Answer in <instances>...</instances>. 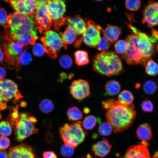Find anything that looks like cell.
I'll return each mask as SVG.
<instances>
[{
  "mask_svg": "<svg viewBox=\"0 0 158 158\" xmlns=\"http://www.w3.org/2000/svg\"><path fill=\"white\" fill-rule=\"evenodd\" d=\"M83 111L85 114H87L90 112L89 109L87 108H85L84 109Z\"/></svg>",
  "mask_w": 158,
  "mask_h": 158,
  "instance_id": "cell-53",
  "label": "cell"
},
{
  "mask_svg": "<svg viewBox=\"0 0 158 158\" xmlns=\"http://www.w3.org/2000/svg\"><path fill=\"white\" fill-rule=\"evenodd\" d=\"M142 23H146L150 28L158 25V2L149 1L143 11Z\"/></svg>",
  "mask_w": 158,
  "mask_h": 158,
  "instance_id": "cell-14",
  "label": "cell"
},
{
  "mask_svg": "<svg viewBox=\"0 0 158 158\" xmlns=\"http://www.w3.org/2000/svg\"><path fill=\"white\" fill-rule=\"evenodd\" d=\"M9 42L8 46V50L9 55L14 58L22 52L24 46L18 41L9 39Z\"/></svg>",
  "mask_w": 158,
  "mask_h": 158,
  "instance_id": "cell-22",
  "label": "cell"
},
{
  "mask_svg": "<svg viewBox=\"0 0 158 158\" xmlns=\"http://www.w3.org/2000/svg\"><path fill=\"white\" fill-rule=\"evenodd\" d=\"M18 108V106H17L15 108H13L11 111L8 118V122L14 127L19 116Z\"/></svg>",
  "mask_w": 158,
  "mask_h": 158,
  "instance_id": "cell-39",
  "label": "cell"
},
{
  "mask_svg": "<svg viewBox=\"0 0 158 158\" xmlns=\"http://www.w3.org/2000/svg\"><path fill=\"white\" fill-rule=\"evenodd\" d=\"M43 158H57L56 154L53 151H48L43 153Z\"/></svg>",
  "mask_w": 158,
  "mask_h": 158,
  "instance_id": "cell-46",
  "label": "cell"
},
{
  "mask_svg": "<svg viewBox=\"0 0 158 158\" xmlns=\"http://www.w3.org/2000/svg\"><path fill=\"white\" fill-rule=\"evenodd\" d=\"M134 98L133 95L130 91L125 90L118 95V101L123 104H132Z\"/></svg>",
  "mask_w": 158,
  "mask_h": 158,
  "instance_id": "cell-26",
  "label": "cell"
},
{
  "mask_svg": "<svg viewBox=\"0 0 158 158\" xmlns=\"http://www.w3.org/2000/svg\"><path fill=\"white\" fill-rule=\"evenodd\" d=\"M0 95L6 102L13 99L17 101L23 97L17 84L13 80L8 79L0 80Z\"/></svg>",
  "mask_w": 158,
  "mask_h": 158,
  "instance_id": "cell-10",
  "label": "cell"
},
{
  "mask_svg": "<svg viewBox=\"0 0 158 158\" xmlns=\"http://www.w3.org/2000/svg\"><path fill=\"white\" fill-rule=\"evenodd\" d=\"M8 27L23 25H35L34 16H30L16 11L9 14L7 18Z\"/></svg>",
  "mask_w": 158,
  "mask_h": 158,
  "instance_id": "cell-15",
  "label": "cell"
},
{
  "mask_svg": "<svg viewBox=\"0 0 158 158\" xmlns=\"http://www.w3.org/2000/svg\"><path fill=\"white\" fill-rule=\"evenodd\" d=\"M12 131V128L9 122L4 121L0 122V135L4 136H9Z\"/></svg>",
  "mask_w": 158,
  "mask_h": 158,
  "instance_id": "cell-35",
  "label": "cell"
},
{
  "mask_svg": "<svg viewBox=\"0 0 158 158\" xmlns=\"http://www.w3.org/2000/svg\"><path fill=\"white\" fill-rule=\"evenodd\" d=\"M75 62L79 66L86 65L89 63V60L87 52L84 50H78L74 54Z\"/></svg>",
  "mask_w": 158,
  "mask_h": 158,
  "instance_id": "cell-25",
  "label": "cell"
},
{
  "mask_svg": "<svg viewBox=\"0 0 158 158\" xmlns=\"http://www.w3.org/2000/svg\"><path fill=\"white\" fill-rule=\"evenodd\" d=\"M97 122V119L95 116L92 115L87 116L84 119L83 127L86 130L91 129L95 126Z\"/></svg>",
  "mask_w": 158,
  "mask_h": 158,
  "instance_id": "cell-33",
  "label": "cell"
},
{
  "mask_svg": "<svg viewBox=\"0 0 158 158\" xmlns=\"http://www.w3.org/2000/svg\"><path fill=\"white\" fill-rule=\"evenodd\" d=\"M17 11L26 15L34 16L38 8L37 0H14L7 1Z\"/></svg>",
  "mask_w": 158,
  "mask_h": 158,
  "instance_id": "cell-13",
  "label": "cell"
},
{
  "mask_svg": "<svg viewBox=\"0 0 158 158\" xmlns=\"http://www.w3.org/2000/svg\"><path fill=\"white\" fill-rule=\"evenodd\" d=\"M82 125V121H78L70 124H65L60 128V136L65 144L74 148L84 141L87 133Z\"/></svg>",
  "mask_w": 158,
  "mask_h": 158,
  "instance_id": "cell-3",
  "label": "cell"
},
{
  "mask_svg": "<svg viewBox=\"0 0 158 158\" xmlns=\"http://www.w3.org/2000/svg\"><path fill=\"white\" fill-rule=\"evenodd\" d=\"M128 48V44L126 40H119L114 44V48L116 52L121 55L126 53Z\"/></svg>",
  "mask_w": 158,
  "mask_h": 158,
  "instance_id": "cell-34",
  "label": "cell"
},
{
  "mask_svg": "<svg viewBox=\"0 0 158 158\" xmlns=\"http://www.w3.org/2000/svg\"><path fill=\"white\" fill-rule=\"evenodd\" d=\"M113 128L111 125L107 122H104L101 124L98 131L100 134L103 136H108L111 133Z\"/></svg>",
  "mask_w": 158,
  "mask_h": 158,
  "instance_id": "cell-36",
  "label": "cell"
},
{
  "mask_svg": "<svg viewBox=\"0 0 158 158\" xmlns=\"http://www.w3.org/2000/svg\"><path fill=\"white\" fill-rule=\"evenodd\" d=\"M111 43L104 37H101L97 48L99 51H102L107 50L110 47Z\"/></svg>",
  "mask_w": 158,
  "mask_h": 158,
  "instance_id": "cell-41",
  "label": "cell"
},
{
  "mask_svg": "<svg viewBox=\"0 0 158 158\" xmlns=\"http://www.w3.org/2000/svg\"><path fill=\"white\" fill-rule=\"evenodd\" d=\"M45 51L44 47L40 43H36L33 47L32 52L36 56H42L44 54Z\"/></svg>",
  "mask_w": 158,
  "mask_h": 158,
  "instance_id": "cell-42",
  "label": "cell"
},
{
  "mask_svg": "<svg viewBox=\"0 0 158 158\" xmlns=\"http://www.w3.org/2000/svg\"><path fill=\"white\" fill-rule=\"evenodd\" d=\"M102 32L104 37L111 43L113 44L118 40L122 32L121 28L116 26L108 24Z\"/></svg>",
  "mask_w": 158,
  "mask_h": 158,
  "instance_id": "cell-20",
  "label": "cell"
},
{
  "mask_svg": "<svg viewBox=\"0 0 158 158\" xmlns=\"http://www.w3.org/2000/svg\"><path fill=\"white\" fill-rule=\"evenodd\" d=\"M7 13L3 8H0V24L6 28H8Z\"/></svg>",
  "mask_w": 158,
  "mask_h": 158,
  "instance_id": "cell-44",
  "label": "cell"
},
{
  "mask_svg": "<svg viewBox=\"0 0 158 158\" xmlns=\"http://www.w3.org/2000/svg\"><path fill=\"white\" fill-rule=\"evenodd\" d=\"M60 152L63 156L66 157H70L74 154V148L69 145L65 144L61 146Z\"/></svg>",
  "mask_w": 158,
  "mask_h": 158,
  "instance_id": "cell-40",
  "label": "cell"
},
{
  "mask_svg": "<svg viewBox=\"0 0 158 158\" xmlns=\"http://www.w3.org/2000/svg\"><path fill=\"white\" fill-rule=\"evenodd\" d=\"M0 158H8V154L6 151L0 150Z\"/></svg>",
  "mask_w": 158,
  "mask_h": 158,
  "instance_id": "cell-49",
  "label": "cell"
},
{
  "mask_svg": "<svg viewBox=\"0 0 158 158\" xmlns=\"http://www.w3.org/2000/svg\"><path fill=\"white\" fill-rule=\"evenodd\" d=\"M39 107L41 112L48 114L53 111L54 108V105L51 100L46 99H43L40 102Z\"/></svg>",
  "mask_w": 158,
  "mask_h": 158,
  "instance_id": "cell-30",
  "label": "cell"
},
{
  "mask_svg": "<svg viewBox=\"0 0 158 158\" xmlns=\"http://www.w3.org/2000/svg\"><path fill=\"white\" fill-rule=\"evenodd\" d=\"M6 74L5 69L3 67L0 66V80L4 79Z\"/></svg>",
  "mask_w": 158,
  "mask_h": 158,
  "instance_id": "cell-48",
  "label": "cell"
},
{
  "mask_svg": "<svg viewBox=\"0 0 158 158\" xmlns=\"http://www.w3.org/2000/svg\"><path fill=\"white\" fill-rule=\"evenodd\" d=\"M80 158H93L91 155L89 154H88L85 157H83Z\"/></svg>",
  "mask_w": 158,
  "mask_h": 158,
  "instance_id": "cell-54",
  "label": "cell"
},
{
  "mask_svg": "<svg viewBox=\"0 0 158 158\" xmlns=\"http://www.w3.org/2000/svg\"><path fill=\"white\" fill-rule=\"evenodd\" d=\"M38 6L34 15L36 25L39 32L49 30L52 23L47 6L46 0H37Z\"/></svg>",
  "mask_w": 158,
  "mask_h": 158,
  "instance_id": "cell-8",
  "label": "cell"
},
{
  "mask_svg": "<svg viewBox=\"0 0 158 158\" xmlns=\"http://www.w3.org/2000/svg\"><path fill=\"white\" fill-rule=\"evenodd\" d=\"M125 40L128 48L126 53L121 55L122 58L128 65L140 64L145 67L148 61L144 57L138 45V37L133 34H130Z\"/></svg>",
  "mask_w": 158,
  "mask_h": 158,
  "instance_id": "cell-5",
  "label": "cell"
},
{
  "mask_svg": "<svg viewBox=\"0 0 158 158\" xmlns=\"http://www.w3.org/2000/svg\"><path fill=\"white\" fill-rule=\"evenodd\" d=\"M105 89L106 94L111 96L115 95L120 91L121 85L117 81L114 80H111L106 83Z\"/></svg>",
  "mask_w": 158,
  "mask_h": 158,
  "instance_id": "cell-24",
  "label": "cell"
},
{
  "mask_svg": "<svg viewBox=\"0 0 158 158\" xmlns=\"http://www.w3.org/2000/svg\"><path fill=\"white\" fill-rule=\"evenodd\" d=\"M157 50L158 51V43L157 45Z\"/></svg>",
  "mask_w": 158,
  "mask_h": 158,
  "instance_id": "cell-56",
  "label": "cell"
},
{
  "mask_svg": "<svg viewBox=\"0 0 158 158\" xmlns=\"http://www.w3.org/2000/svg\"><path fill=\"white\" fill-rule=\"evenodd\" d=\"M74 76V74L72 73H71L69 75L68 77L69 79H71Z\"/></svg>",
  "mask_w": 158,
  "mask_h": 158,
  "instance_id": "cell-55",
  "label": "cell"
},
{
  "mask_svg": "<svg viewBox=\"0 0 158 158\" xmlns=\"http://www.w3.org/2000/svg\"><path fill=\"white\" fill-rule=\"evenodd\" d=\"M129 28L138 38V45L145 58L147 61L151 59L154 53V47L150 37L145 33L141 32L130 25Z\"/></svg>",
  "mask_w": 158,
  "mask_h": 158,
  "instance_id": "cell-11",
  "label": "cell"
},
{
  "mask_svg": "<svg viewBox=\"0 0 158 158\" xmlns=\"http://www.w3.org/2000/svg\"><path fill=\"white\" fill-rule=\"evenodd\" d=\"M37 122V119L31 116L29 113H19L18 118L14 126V133L16 140L21 141L36 133L38 129L35 127V123Z\"/></svg>",
  "mask_w": 158,
  "mask_h": 158,
  "instance_id": "cell-4",
  "label": "cell"
},
{
  "mask_svg": "<svg viewBox=\"0 0 158 158\" xmlns=\"http://www.w3.org/2000/svg\"><path fill=\"white\" fill-rule=\"evenodd\" d=\"M93 68L96 73L106 77L119 75L124 71L120 57L110 50L102 51L95 56Z\"/></svg>",
  "mask_w": 158,
  "mask_h": 158,
  "instance_id": "cell-2",
  "label": "cell"
},
{
  "mask_svg": "<svg viewBox=\"0 0 158 158\" xmlns=\"http://www.w3.org/2000/svg\"><path fill=\"white\" fill-rule=\"evenodd\" d=\"M121 158H150L147 147L142 145L131 146Z\"/></svg>",
  "mask_w": 158,
  "mask_h": 158,
  "instance_id": "cell-17",
  "label": "cell"
},
{
  "mask_svg": "<svg viewBox=\"0 0 158 158\" xmlns=\"http://www.w3.org/2000/svg\"><path fill=\"white\" fill-rule=\"evenodd\" d=\"M10 144L9 139L6 136H0V150H4L6 149Z\"/></svg>",
  "mask_w": 158,
  "mask_h": 158,
  "instance_id": "cell-45",
  "label": "cell"
},
{
  "mask_svg": "<svg viewBox=\"0 0 158 158\" xmlns=\"http://www.w3.org/2000/svg\"><path fill=\"white\" fill-rule=\"evenodd\" d=\"M112 147L107 139L103 138L93 145L92 150L96 157L102 158L105 156L110 151Z\"/></svg>",
  "mask_w": 158,
  "mask_h": 158,
  "instance_id": "cell-19",
  "label": "cell"
},
{
  "mask_svg": "<svg viewBox=\"0 0 158 158\" xmlns=\"http://www.w3.org/2000/svg\"><path fill=\"white\" fill-rule=\"evenodd\" d=\"M8 158H35L32 148L25 144H22L11 147L9 150Z\"/></svg>",
  "mask_w": 158,
  "mask_h": 158,
  "instance_id": "cell-16",
  "label": "cell"
},
{
  "mask_svg": "<svg viewBox=\"0 0 158 158\" xmlns=\"http://www.w3.org/2000/svg\"><path fill=\"white\" fill-rule=\"evenodd\" d=\"M4 54L1 49H0V63H1L3 62L4 59Z\"/></svg>",
  "mask_w": 158,
  "mask_h": 158,
  "instance_id": "cell-50",
  "label": "cell"
},
{
  "mask_svg": "<svg viewBox=\"0 0 158 158\" xmlns=\"http://www.w3.org/2000/svg\"><path fill=\"white\" fill-rule=\"evenodd\" d=\"M7 102L4 101L0 95V112L7 108ZM1 115L0 113V119L1 118Z\"/></svg>",
  "mask_w": 158,
  "mask_h": 158,
  "instance_id": "cell-47",
  "label": "cell"
},
{
  "mask_svg": "<svg viewBox=\"0 0 158 158\" xmlns=\"http://www.w3.org/2000/svg\"><path fill=\"white\" fill-rule=\"evenodd\" d=\"M141 107L142 110L145 112H151L153 109L152 103L148 99H145L141 103Z\"/></svg>",
  "mask_w": 158,
  "mask_h": 158,
  "instance_id": "cell-43",
  "label": "cell"
},
{
  "mask_svg": "<svg viewBox=\"0 0 158 158\" xmlns=\"http://www.w3.org/2000/svg\"><path fill=\"white\" fill-rule=\"evenodd\" d=\"M69 89L72 96L79 101L88 97L90 94L89 83L85 80L80 79L74 80L72 82Z\"/></svg>",
  "mask_w": 158,
  "mask_h": 158,
  "instance_id": "cell-12",
  "label": "cell"
},
{
  "mask_svg": "<svg viewBox=\"0 0 158 158\" xmlns=\"http://www.w3.org/2000/svg\"><path fill=\"white\" fill-rule=\"evenodd\" d=\"M86 29L83 34L82 40L87 46L91 47H97L100 39L101 27L96 25L92 20H88L86 24Z\"/></svg>",
  "mask_w": 158,
  "mask_h": 158,
  "instance_id": "cell-9",
  "label": "cell"
},
{
  "mask_svg": "<svg viewBox=\"0 0 158 158\" xmlns=\"http://www.w3.org/2000/svg\"><path fill=\"white\" fill-rule=\"evenodd\" d=\"M44 34V36L41 38V40L44 46L45 52L51 58L55 59L57 58V52L63 47L66 49L67 45L56 32L48 30L45 32Z\"/></svg>",
  "mask_w": 158,
  "mask_h": 158,
  "instance_id": "cell-6",
  "label": "cell"
},
{
  "mask_svg": "<svg viewBox=\"0 0 158 158\" xmlns=\"http://www.w3.org/2000/svg\"><path fill=\"white\" fill-rule=\"evenodd\" d=\"M47 6L56 30H59L65 23L66 20L64 16L66 11L64 2L61 0H46Z\"/></svg>",
  "mask_w": 158,
  "mask_h": 158,
  "instance_id": "cell-7",
  "label": "cell"
},
{
  "mask_svg": "<svg viewBox=\"0 0 158 158\" xmlns=\"http://www.w3.org/2000/svg\"><path fill=\"white\" fill-rule=\"evenodd\" d=\"M67 114L68 119L73 121H77L83 118V113L76 107H69L67 111Z\"/></svg>",
  "mask_w": 158,
  "mask_h": 158,
  "instance_id": "cell-27",
  "label": "cell"
},
{
  "mask_svg": "<svg viewBox=\"0 0 158 158\" xmlns=\"http://www.w3.org/2000/svg\"><path fill=\"white\" fill-rule=\"evenodd\" d=\"M145 67L146 73L149 75L154 76L158 74V64L151 59L148 61Z\"/></svg>",
  "mask_w": 158,
  "mask_h": 158,
  "instance_id": "cell-31",
  "label": "cell"
},
{
  "mask_svg": "<svg viewBox=\"0 0 158 158\" xmlns=\"http://www.w3.org/2000/svg\"><path fill=\"white\" fill-rule=\"evenodd\" d=\"M106 114V120L115 133L123 132L131 126L136 116L134 105L123 104L109 99Z\"/></svg>",
  "mask_w": 158,
  "mask_h": 158,
  "instance_id": "cell-1",
  "label": "cell"
},
{
  "mask_svg": "<svg viewBox=\"0 0 158 158\" xmlns=\"http://www.w3.org/2000/svg\"><path fill=\"white\" fill-rule=\"evenodd\" d=\"M157 86L156 83L154 81L150 80L146 81L144 84L143 89L147 94L152 95L157 91Z\"/></svg>",
  "mask_w": 158,
  "mask_h": 158,
  "instance_id": "cell-32",
  "label": "cell"
},
{
  "mask_svg": "<svg viewBox=\"0 0 158 158\" xmlns=\"http://www.w3.org/2000/svg\"><path fill=\"white\" fill-rule=\"evenodd\" d=\"M65 18L68 23V27L73 30L76 35H83L86 29V25L80 16L77 15L73 17Z\"/></svg>",
  "mask_w": 158,
  "mask_h": 158,
  "instance_id": "cell-18",
  "label": "cell"
},
{
  "mask_svg": "<svg viewBox=\"0 0 158 158\" xmlns=\"http://www.w3.org/2000/svg\"><path fill=\"white\" fill-rule=\"evenodd\" d=\"M76 34L75 32L68 27L62 34V39L64 43L66 44H70L73 43L75 40Z\"/></svg>",
  "mask_w": 158,
  "mask_h": 158,
  "instance_id": "cell-28",
  "label": "cell"
},
{
  "mask_svg": "<svg viewBox=\"0 0 158 158\" xmlns=\"http://www.w3.org/2000/svg\"><path fill=\"white\" fill-rule=\"evenodd\" d=\"M66 74L65 73H62L61 74L60 76L62 78L65 79L66 78Z\"/></svg>",
  "mask_w": 158,
  "mask_h": 158,
  "instance_id": "cell-51",
  "label": "cell"
},
{
  "mask_svg": "<svg viewBox=\"0 0 158 158\" xmlns=\"http://www.w3.org/2000/svg\"><path fill=\"white\" fill-rule=\"evenodd\" d=\"M125 6L127 9L131 11H136L140 8L141 2L138 0H127L125 2Z\"/></svg>",
  "mask_w": 158,
  "mask_h": 158,
  "instance_id": "cell-37",
  "label": "cell"
},
{
  "mask_svg": "<svg viewBox=\"0 0 158 158\" xmlns=\"http://www.w3.org/2000/svg\"><path fill=\"white\" fill-rule=\"evenodd\" d=\"M38 38L36 35L23 34L15 37L12 40L18 41L24 46L34 44Z\"/></svg>",
  "mask_w": 158,
  "mask_h": 158,
  "instance_id": "cell-23",
  "label": "cell"
},
{
  "mask_svg": "<svg viewBox=\"0 0 158 158\" xmlns=\"http://www.w3.org/2000/svg\"><path fill=\"white\" fill-rule=\"evenodd\" d=\"M136 134L138 138L142 141H148L152 137V129L147 123H142L137 128Z\"/></svg>",
  "mask_w": 158,
  "mask_h": 158,
  "instance_id": "cell-21",
  "label": "cell"
},
{
  "mask_svg": "<svg viewBox=\"0 0 158 158\" xmlns=\"http://www.w3.org/2000/svg\"><path fill=\"white\" fill-rule=\"evenodd\" d=\"M32 56L28 51H24L16 57V65L19 66L20 65H26L32 60Z\"/></svg>",
  "mask_w": 158,
  "mask_h": 158,
  "instance_id": "cell-29",
  "label": "cell"
},
{
  "mask_svg": "<svg viewBox=\"0 0 158 158\" xmlns=\"http://www.w3.org/2000/svg\"><path fill=\"white\" fill-rule=\"evenodd\" d=\"M152 158H158V151L155 153Z\"/></svg>",
  "mask_w": 158,
  "mask_h": 158,
  "instance_id": "cell-52",
  "label": "cell"
},
{
  "mask_svg": "<svg viewBox=\"0 0 158 158\" xmlns=\"http://www.w3.org/2000/svg\"><path fill=\"white\" fill-rule=\"evenodd\" d=\"M59 63L60 66L65 69L70 68L73 64L72 59L69 56L66 55H63L60 57Z\"/></svg>",
  "mask_w": 158,
  "mask_h": 158,
  "instance_id": "cell-38",
  "label": "cell"
}]
</instances>
